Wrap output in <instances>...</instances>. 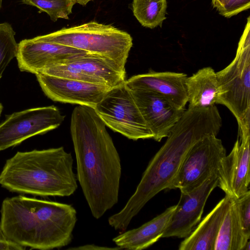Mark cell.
Wrapping results in <instances>:
<instances>
[{
    "instance_id": "5",
    "label": "cell",
    "mask_w": 250,
    "mask_h": 250,
    "mask_svg": "<svg viewBox=\"0 0 250 250\" xmlns=\"http://www.w3.org/2000/svg\"><path fill=\"white\" fill-rule=\"evenodd\" d=\"M35 38L102 56L124 69L133 45L132 38L126 32L95 21Z\"/></svg>"
},
{
    "instance_id": "4",
    "label": "cell",
    "mask_w": 250,
    "mask_h": 250,
    "mask_svg": "<svg viewBox=\"0 0 250 250\" xmlns=\"http://www.w3.org/2000/svg\"><path fill=\"white\" fill-rule=\"evenodd\" d=\"M73 159L62 146L17 152L6 160L0 185L11 192L42 197L69 196L78 188Z\"/></svg>"
},
{
    "instance_id": "30",
    "label": "cell",
    "mask_w": 250,
    "mask_h": 250,
    "mask_svg": "<svg viewBox=\"0 0 250 250\" xmlns=\"http://www.w3.org/2000/svg\"><path fill=\"white\" fill-rule=\"evenodd\" d=\"M250 241H249L246 245L244 250H250Z\"/></svg>"
},
{
    "instance_id": "25",
    "label": "cell",
    "mask_w": 250,
    "mask_h": 250,
    "mask_svg": "<svg viewBox=\"0 0 250 250\" xmlns=\"http://www.w3.org/2000/svg\"><path fill=\"white\" fill-rule=\"evenodd\" d=\"M239 215L246 234L250 237V191L236 199Z\"/></svg>"
},
{
    "instance_id": "24",
    "label": "cell",
    "mask_w": 250,
    "mask_h": 250,
    "mask_svg": "<svg viewBox=\"0 0 250 250\" xmlns=\"http://www.w3.org/2000/svg\"><path fill=\"white\" fill-rule=\"evenodd\" d=\"M212 3L221 15L227 18L250 7V0H212Z\"/></svg>"
},
{
    "instance_id": "23",
    "label": "cell",
    "mask_w": 250,
    "mask_h": 250,
    "mask_svg": "<svg viewBox=\"0 0 250 250\" xmlns=\"http://www.w3.org/2000/svg\"><path fill=\"white\" fill-rule=\"evenodd\" d=\"M15 32L8 22L0 23V79L10 61L16 57L18 47Z\"/></svg>"
},
{
    "instance_id": "14",
    "label": "cell",
    "mask_w": 250,
    "mask_h": 250,
    "mask_svg": "<svg viewBox=\"0 0 250 250\" xmlns=\"http://www.w3.org/2000/svg\"><path fill=\"white\" fill-rule=\"evenodd\" d=\"M88 53L70 46L37 40L24 39L18 43L16 58L21 71L37 74L43 69L65 63Z\"/></svg>"
},
{
    "instance_id": "22",
    "label": "cell",
    "mask_w": 250,
    "mask_h": 250,
    "mask_svg": "<svg viewBox=\"0 0 250 250\" xmlns=\"http://www.w3.org/2000/svg\"><path fill=\"white\" fill-rule=\"evenodd\" d=\"M23 3L35 6L40 12H45L50 19L56 21L59 19H69L75 0H21Z\"/></svg>"
},
{
    "instance_id": "2",
    "label": "cell",
    "mask_w": 250,
    "mask_h": 250,
    "mask_svg": "<svg viewBox=\"0 0 250 250\" xmlns=\"http://www.w3.org/2000/svg\"><path fill=\"white\" fill-rule=\"evenodd\" d=\"M222 125L215 105L185 110L149 162L134 193L119 212L108 218L109 225L116 230H125L147 202L167 189L191 146L207 136H217Z\"/></svg>"
},
{
    "instance_id": "28",
    "label": "cell",
    "mask_w": 250,
    "mask_h": 250,
    "mask_svg": "<svg viewBox=\"0 0 250 250\" xmlns=\"http://www.w3.org/2000/svg\"><path fill=\"white\" fill-rule=\"evenodd\" d=\"M92 0H75L76 3L83 6L85 5L89 1Z\"/></svg>"
},
{
    "instance_id": "18",
    "label": "cell",
    "mask_w": 250,
    "mask_h": 250,
    "mask_svg": "<svg viewBox=\"0 0 250 250\" xmlns=\"http://www.w3.org/2000/svg\"><path fill=\"white\" fill-rule=\"evenodd\" d=\"M175 208L176 205L168 208L140 227L114 237L113 242L121 249L141 250L150 247L162 238Z\"/></svg>"
},
{
    "instance_id": "19",
    "label": "cell",
    "mask_w": 250,
    "mask_h": 250,
    "mask_svg": "<svg viewBox=\"0 0 250 250\" xmlns=\"http://www.w3.org/2000/svg\"><path fill=\"white\" fill-rule=\"evenodd\" d=\"M188 108H206L216 104L219 85L211 67L199 69L186 80Z\"/></svg>"
},
{
    "instance_id": "21",
    "label": "cell",
    "mask_w": 250,
    "mask_h": 250,
    "mask_svg": "<svg viewBox=\"0 0 250 250\" xmlns=\"http://www.w3.org/2000/svg\"><path fill=\"white\" fill-rule=\"evenodd\" d=\"M132 7L134 16L144 27L154 28L166 19V0H133Z\"/></svg>"
},
{
    "instance_id": "3",
    "label": "cell",
    "mask_w": 250,
    "mask_h": 250,
    "mask_svg": "<svg viewBox=\"0 0 250 250\" xmlns=\"http://www.w3.org/2000/svg\"><path fill=\"white\" fill-rule=\"evenodd\" d=\"M0 214V228L8 240L41 250L69 244L77 221L71 205L22 195L4 199Z\"/></svg>"
},
{
    "instance_id": "27",
    "label": "cell",
    "mask_w": 250,
    "mask_h": 250,
    "mask_svg": "<svg viewBox=\"0 0 250 250\" xmlns=\"http://www.w3.org/2000/svg\"><path fill=\"white\" fill-rule=\"evenodd\" d=\"M69 250H119L120 248L117 247L116 248H109L106 247L98 246L95 245H86L78 247L71 248L68 249Z\"/></svg>"
},
{
    "instance_id": "26",
    "label": "cell",
    "mask_w": 250,
    "mask_h": 250,
    "mask_svg": "<svg viewBox=\"0 0 250 250\" xmlns=\"http://www.w3.org/2000/svg\"><path fill=\"white\" fill-rule=\"evenodd\" d=\"M25 249L10 240H0V250H23Z\"/></svg>"
},
{
    "instance_id": "13",
    "label": "cell",
    "mask_w": 250,
    "mask_h": 250,
    "mask_svg": "<svg viewBox=\"0 0 250 250\" xmlns=\"http://www.w3.org/2000/svg\"><path fill=\"white\" fill-rule=\"evenodd\" d=\"M36 76L45 95L55 102L94 108L110 88L102 84L42 73Z\"/></svg>"
},
{
    "instance_id": "9",
    "label": "cell",
    "mask_w": 250,
    "mask_h": 250,
    "mask_svg": "<svg viewBox=\"0 0 250 250\" xmlns=\"http://www.w3.org/2000/svg\"><path fill=\"white\" fill-rule=\"evenodd\" d=\"M65 117L54 105L14 112L0 124V151L59 127Z\"/></svg>"
},
{
    "instance_id": "20",
    "label": "cell",
    "mask_w": 250,
    "mask_h": 250,
    "mask_svg": "<svg viewBox=\"0 0 250 250\" xmlns=\"http://www.w3.org/2000/svg\"><path fill=\"white\" fill-rule=\"evenodd\" d=\"M250 238L243 229L236 199L230 197L222 223L214 250H244Z\"/></svg>"
},
{
    "instance_id": "12",
    "label": "cell",
    "mask_w": 250,
    "mask_h": 250,
    "mask_svg": "<svg viewBox=\"0 0 250 250\" xmlns=\"http://www.w3.org/2000/svg\"><path fill=\"white\" fill-rule=\"evenodd\" d=\"M218 185V174H215L198 187L181 191L179 201L162 238L188 236L200 221L207 199Z\"/></svg>"
},
{
    "instance_id": "7",
    "label": "cell",
    "mask_w": 250,
    "mask_h": 250,
    "mask_svg": "<svg viewBox=\"0 0 250 250\" xmlns=\"http://www.w3.org/2000/svg\"><path fill=\"white\" fill-rule=\"evenodd\" d=\"M94 108L106 126L129 139L153 138L125 83L110 88Z\"/></svg>"
},
{
    "instance_id": "31",
    "label": "cell",
    "mask_w": 250,
    "mask_h": 250,
    "mask_svg": "<svg viewBox=\"0 0 250 250\" xmlns=\"http://www.w3.org/2000/svg\"><path fill=\"white\" fill-rule=\"evenodd\" d=\"M2 109H3V106H2V104L0 103V115L1 113V112L2 111Z\"/></svg>"
},
{
    "instance_id": "10",
    "label": "cell",
    "mask_w": 250,
    "mask_h": 250,
    "mask_svg": "<svg viewBox=\"0 0 250 250\" xmlns=\"http://www.w3.org/2000/svg\"><path fill=\"white\" fill-rule=\"evenodd\" d=\"M38 73L102 84L110 88L125 81V69L108 59L88 53L65 63L45 68Z\"/></svg>"
},
{
    "instance_id": "29",
    "label": "cell",
    "mask_w": 250,
    "mask_h": 250,
    "mask_svg": "<svg viewBox=\"0 0 250 250\" xmlns=\"http://www.w3.org/2000/svg\"><path fill=\"white\" fill-rule=\"evenodd\" d=\"M0 241H6L8 240V239L6 238V237L5 236L4 234H3L2 231L1 230L0 228Z\"/></svg>"
},
{
    "instance_id": "16",
    "label": "cell",
    "mask_w": 250,
    "mask_h": 250,
    "mask_svg": "<svg viewBox=\"0 0 250 250\" xmlns=\"http://www.w3.org/2000/svg\"><path fill=\"white\" fill-rule=\"evenodd\" d=\"M187 77L184 73L151 70L133 76L125 80V83L129 89L152 92L166 99L177 108L186 109Z\"/></svg>"
},
{
    "instance_id": "1",
    "label": "cell",
    "mask_w": 250,
    "mask_h": 250,
    "mask_svg": "<svg viewBox=\"0 0 250 250\" xmlns=\"http://www.w3.org/2000/svg\"><path fill=\"white\" fill-rule=\"evenodd\" d=\"M70 133L77 162V178L93 216L98 219L118 201L120 158L106 125L94 108L73 109Z\"/></svg>"
},
{
    "instance_id": "17",
    "label": "cell",
    "mask_w": 250,
    "mask_h": 250,
    "mask_svg": "<svg viewBox=\"0 0 250 250\" xmlns=\"http://www.w3.org/2000/svg\"><path fill=\"white\" fill-rule=\"evenodd\" d=\"M230 197L222 199L182 241L180 250H214L218 233L227 210Z\"/></svg>"
},
{
    "instance_id": "8",
    "label": "cell",
    "mask_w": 250,
    "mask_h": 250,
    "mask_svg": "<svg viewBox=\"0 0 250 250\" xmlns=\"http://www.w3.org/2000/svg\"><path fill=\"white\" fill-rule=\"evenodd\" d=\"M215 135L207 136L195 143L186 154L167 189L190 190L217 174L226 150Z\"/></svg>"
},
{
    "instance_id": "11",
    "label": "cell",
    "mask_w": 250,
    "mask_h": 250,
    "mask_svg": "<svg viewBox=\"0 0 250 250\" xmlns=\"http://www.w3.org/2000/svg\"><path fill=\"white\" fill-rule=\"evenodd\" d=\"M250 124L238 126V138L230 152L223 159L218 177L219 187L226 195L237 199L249 189Z\"/></svg>"
},
{
    "instance_id": "6",
    "label": "cell",
    "mask_w": 250,
    "mask_h": 250,
    "mask_svg": "<svg viewBox=\"0 0 250 250\" xmlns=\"http://www.w3.org/2000/svg\"><path fill=\"white\" fill-rule=\"evenodd\" d=\"M250 17L236 54L225 68L216 72L219 92L216 104L226 106L238 125L250 114Z\"/></svg>"
},
{
    "instance_id": "15",
    "label": "cell",
    "mask_w": 250,
    "mask_h": 250,
    "mask_svg": "<svg viewBox=\"0 0 250 250\" xmlns=\"http://www.w3.org/2000/svg\"><path fill=\"white\" fill-rule=\"evenodd\" d=\"M154 140L167 137L186 109H179L164 97L152 92L129 89Z\"/></svg>"
},
{
    "instance_id": "32",
    "label": "cell",
    "mask_w": 250,
    "mask_h": 250,
    "mask_svg": "<svg viewBox=\"0 0 250 250\" xmlns=\"http://www.w3.org/2000/svg\"><path fill=\"white\" fill-rule=\"evenodd\" d=\"M2 0H0V8H1V7Z\"/></svg>"
}]
</instances>
